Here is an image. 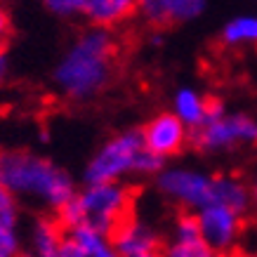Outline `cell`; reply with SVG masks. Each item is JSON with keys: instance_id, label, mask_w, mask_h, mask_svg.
Returning a JSON list of instances; mask_svg holds the SVG:
<instances>
[{"instance_id": "6da1fadb", "label": "cell", "mask_w": 257, "mask_h": 257, "mask_svg": "<svg viewBox=\"0 0 257 257\" xmlns=\"http://www.w3.org/2000/svg\"><path fill=\"white\" fill-rule=\"evenodd\" d=\"M118 43L111 29L87 26L59 57L52 80L59 94L71 101H87L97 97L113 78Z\"/></svg>"}, {"instance_id": "7a4b0ae2", "label": "cell", "mask_w": 257, "mask_h": 257, "mask_svg": "<svg viewBox=\"0 0 257 257\" xmlns=\"http://www.w3.org/2000/svg\"><path fill=\"white\" fill-rule=\"evenodd\" d=\"M0 187L47 210H59L76 191L73 177L64 168L24 149L0 151Z\"/></svg>"}, {"instance_id": "3957f363", "label": "cell", "mask_w": 257, "mask_h": 257, "mask_svg": "<svg viewBox=\"0 0 257 257\" xmlns=\"http://www.w3.org/2000/svg\"><path fill=\"white\" fill-rule=\"evenodd\" d=\"M165 161L149 151L142 130H123L104 142L87 161L83 179L94 182H125L130 177H156Z\"/></svg>"}, {"instance_id": "277c9868", "label": "cell", "mask_w": 257, "mask_h": 257, "mask_svg": "<svg viewBox=\"0 0 257 257\" xmlns=\"http://www.w3.org/2000/svg\"><path fill=\"white\" fill-rule=\"evenodd\" d=\"M133 189L125 182H94L76 189L73 196L57 210V219L64 229L71 226H94L106 234H113L133 210Z\"/></svg>"}, {"instance_id": "5b68a950", "label": "cell", "mask_w": 257, "mask_h": 257, "mask_svg": "<svg viewBox=\"0 0 257 257\" xmlns=\"http://www.w3.org/2000/svg\"><path fill=\"white\" fill-rule=\"evenodd\" d=\"M154 179L158 194L184 212H196L219 198V172L191 165H163Z\"/></svg>"}, {"instance_id": "8992f818", "label": "cell", "mask_w": 257, "mask_h": 257, "mask_svg": "<svg viewBox=\"0 0 257 257\" xmlns=\"http://www.w3.org/2000/svg\"><path fill=\"white\" fill-rule=\"evenodd\" d=\"M189 144L201 154H226L257 144V118L243 111H222L191 130Z\"/></svg>"}, {"instance_id": "52a82bcc", "label": "cell", "mask_w": 257, "mask_h": 257, "mask_svg": "<svg viewBox=\"0 0 257 257\" xmlns=\"http://www.w3.org/2000/svg\"><path fill=\"white\" fill-rule=\"evenodd\" d=\"M194 215L203 238L219 257L231 255L243 243V234H245V215L243 212L229 208L224 203H210L201 210H196Z\"/></svg>"}, {"instance_id": "ba28073f", "label": "cell", "mask_w": 257, "mask_h": 257, "mask_svg": "<svg viewBox=\"0 0 257 257\" xmlns=\"http://www.w3.org/2000/svg\"><path fill=\"white\" fill-rule=\"evenodd\" d=\"M142 137L149 151H154L163 161L179 156L189 144L191 130L182 123L172 111H161L154 118H149L142 127Z\"/></svg>"}, {"instance_id": "9c48e42d", "label": "cell", "mask_w": 257, "mask_h": 257, "mask_svg": "<svg viewBox=\"0 0 257 257\" xmlns=\"http://www.w3.org/2000/svg\"><path fill=\"white\" fill-rule=\"evenodd\" d=\"M210 0H140L137 15L154 29H170L196 22Z\"/></svg>"}, {"instance_id": "30bf717a", "label": "cell", "mask_w": 257, "mask_h": 257, "mask_svg": "<svg viewBox=\"0 0 257 257\" xmlns=\"http://www.w3.org/2000/svg\"><path fill=\"white\" fill-rule=\"evenodd\" d=\"M163 257H219L203 238L194 212H179L170 226V234L161 243Z\"/></svg>"}, {"instance_id": "8fae6325", "label": "cell", "mask_w": 257, "mask_h": 257, "mask_svg": "<svg viewBox=\"0 0 257 257\" xmlns=\"http://www.w3.org/2000/svg\"><path fill=\"white\" fill-rule=\"evenodd\" d=\"M113 245H116L120 257H135L144 252L161 250V236L154 226L137 217H125L120 224L113 229Z\"/></svg>"}, {"instance_id": "7c38bea8", "label": "cell", "mask_w": 257, "mask_h": 257, "mask_svg": "<svg viewBox=\"0 0 257 257\" xmlns=\"http://www.w3.org/2000/svg\"><path fill=\"white\" fill-rule=\"evenodd\" d=\"M22 201L0 187V257H22Z\"/></svg>"}, {"instance_id": "4fadbf2b", "label": "cell", "mask_w": 257, "mask_h": 257, "mask_svg": "<svg viewBox=\"0 0 257 257\" xmlns=\"http://www.w3.org/2000/svg\"><path fill=\"white\" fill-rule=\"evenodd\" d=\"M64 226L59 219L36 217L26 234V255L29 257H62Z\"/></svg>"}, {"instance_id": "5bb4252c", "label": "cell", "mask_w": 257, "mask_h": 257, "mask_svg": "<svg viewBox=\"0 0 257 257\" xmlns=\"http://www.w3.org/2000/svg\"><path fill=\"white\" fill-rule=\"evenodd\" d=\"M140 0H83V12L90 26L113 29L125 24L133 15H137Z\"/></svg>"}, {"instance_id": "9a60e30c", "label": "cell", "mask_w": 257, "mask_h": 257, "mask_svg": "<svg viewBox=\"0 0 257 257\" xmlns=\"http://www.w3.org/2000/svg\"><path fill=\"white\" fill-rule=\"evenodd\" d=\"M210 101H212V97H208L205 92H201V90H196L191 85H182L172 94L170 111L187 125L189 130H196V127H201L208 120Z\"/></svg>"}, {"instance_id": "2e32d148", "label": "cell", "mask_w": 257, "mask_h": 257, "mask_svg": "<svg viewBox=\"0 0 257 257\" xmlns=\"http://www.w3.org/2000/svg\"><path fill=\"white\" fill-rule=\"evenodd\" d=\"M219 43L231 50L257 45V12H241L231 17L219 31Z\"/></svg>"}, {"instance_id": "e0dca14e", "label": "cell", "mask_w": 257, "mask_h": 257, "mask_svg": "<svg viewBox=\"0 0 257 257\" xmlns=\"http://www.w3.org/2000/svg\"><path fill=\"white\" fill-rule=\"evenodd\" d=\"M66 234L78 243L85 257H120L118 255L116 245H113V238L111 234L101 231V229H94V226H71V229H64Z\"/></svg>"}, {"instance_id": "ac0fdd59", "label": "cell", "mask_w": 257, "mask_h": 257, "mask_svg": "<svg viewBox=\"0 0 257 257\" xmlns=\"http://www.w3.org/2000/svg\"><path fill=\"white\" fill-rule=\"evenodd\" d=\"M40 3L50 15L59 17V19H73L83 12V0H40Z\"/></svg>"}, {"instance_id": "d6986e66", "label": "cell", "mask_w": 257, "mask_h": 257, "mask_svg": "<svg viewBox=\"0 0 257 257\" xmlns=\"http://www.w3.org/2000/svg\"><path fill=\"white\" fill-rule=\"evenodd\" d=\"M10 36H12V19H10L8 10L0 5V50H5Z\"/></svg>"}, {"instance_id": "ffe728a7", "label": "cell", "mask_w": 257, "mask_h": 257, "mask_svg": "<svg viewBox=\"0 0 257 257\" xmlns=\"http://www.w3.org/2000/svg\"><path fill=\"white\" fill-rule=\"evenodd\" d=\"M62 257H85L83 248H80L66 231H64V241H62Z\"/></svg>"}, {"instance_id": "44dd1931", "label": "cell", "mask_w": 257, "mask_h": 257, "mask_svg": "<svg viewBox=\"0 0 257 257\" xmlns=\"http://www.w3.org/2000/svg\"><path fill=\"white\" fill-rule=\"evenodd\" d=\"M10 73V62H8V55H5V50H0V85L5 83Z\"/></svg>"}, {"instance_id": "7402d4cb", "label": "cell", "mask_w": 257, "mask_h": 257, "mask_svg": "<svg viewBox=\"0 0 257 257\" xmlns=\"http://www.w3.org/2000/svg\"><path fill=\"white\" fill-rule=\"evenodd\" d=\"M250 198H252V205L257 208V175L252 179V184H250Z\"/></svg>"}, {"instance_id": "603a6c76", "label": "cell", "mask_w": 257, "mask_h": 257, "mask_svg": "<svg viewBox=\"0 0 257 257\" xmlns=\"http://www.w3.org/2000/svg\"><path fill=\"white\" fill-rule=\"evenodd\" d=\"M135 257H163L161 250H154V252H144V255H135Z\"/></svg>"}, {"instance_id": "cb8c5ba5", "label": "cell", "mask_w": 257, "mask_h": 257, "mask_svg": "<svg viewBox=\"0 0 257 257\" xmlns=\"http://www.w3.org/2000/svg\"><path fill=\"white\" fill-rule=\"evenodd\" d=\"M236 257H257V250H245V252H241V255Z\"/></svg>"}]
</instances>
